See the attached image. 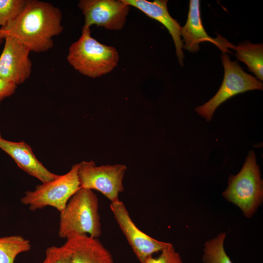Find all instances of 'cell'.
Masks as SVG:
<instances>
[{
	"label": "cell",
	"mask_w": 263,
	"mask_h": 263,
	"mask_svg": "<svg viewBox=\"0 0 263 263\" xmlns=\"http://www.w3.org/2000/svg\"><path fill=\"white\" fill-rule=\"evenodd\" d=\"M3 39H4V38L2 33L1 28L0 27V45L2 43Z\"/></svg>",
	"instance_id": "7402d4cb"
},
{
	"label": "cell",
	"mask_w": 263,
	"mask_h": 263,
	"mask_svg": "<svg viewBox=\"0 0 263 263\" xmlns=\"http://www.w3.org/2000/svg\"><path fill=\"white\" fill-rule=\"evenodd\" d=\"M222 61L225 73L221 86L211 99L195 109L207 121L211 120L216 108L229 98L250 90H262L263 88L261 81L245 73L226 53H223Z\"/></svg>",
	"instance_id": "8992f818"
},
{
	"label": "cell",
	"mask_w": 263,
	"mask_h": 263,
	"mask_svg": "<svg viewBox=\"0 0 263 263\" xmlns=\"http://www.w3.org/2000/svg\"><path fill=\"white\" fill-rule=\"evenodd\" d=\"M235 56L239 61L244 62L249 71L253 73L260 80H263V45L244 41L238 46L234 45Z\"/></svg>",
	"instance_id": "9a60e30c"
},
{
	"label": "cell",
	"mask_w": 263,
	"mask_h": 263,
	"mask_svg": "<svg viewBox=\"0 0 263 263\" xmlns=\"http://www.w3.org/2000/svg\"><path fill=\"white\" fill-rule=\"evenodd\" d=\"M145 263H183L179 253L175 251L173 245L169 243L164 248L157 258L148 257Z\"/></svg>",
	"instance_id": "ffe728a7"
},
{
	"label": "cell",
	"mask_w": 263,
	"mask_h": 263,
	"mask_svg": "<svg viewBox=\"0 0 263 263\" xmlns=\"http://www.w3.org/2000/svg\"><path fill=\"white\" fill-rule=\"evenodd\" d=\"M27 0H0V27H5L23 10Z\"/></svg>",
	"instance_id": "ac0fdd59"
},
{
	"label": "cell",
	"mask_w": 263,
	"mask_h": 263,
	"mask_svg": "<svg viewBox=\"0 0 263 263\" xmlns=\"http://www.w3.org/2000/svg\"><path fill=\"white\" fill-rule=\"evenodd\" d=\"M39 263H70L69 250L64 244L49 247L46 249L44 259Z\"/></svg>",
	"instance_id": "d6986e66"
},
{
	"label": "cell",
	"mask_w": 263,
	"mask_h": 263,
	"mask_svg": "<svg viewBox=\"0 0 263 263\" xmlns=\"http://www.w3.org/2000/svg\"><path fill=\"white\" fill-rule=\"evenodd\" d=\"M200 1L190 0L188 19L186 24L181 27L180 36L183 37V48L191 53L197 52L201 42L208 41L217 46L222 52H229L228 48L234 45L219 35L216 38L209 37L206 32L201 18Z\"/></svg>",
	"instance_id": "8fae6325"
},
{
	"label": "cell",
	"mask_w": 263,
	"mask_h": 263,
	"mask_svg": "<svg viewBox=\"0 0 263 263\" xmlns=\"http://www.w3.org/2000/svg\"><path fill=\"white\" fill-rule=\"evenodd\" d=\"M78 163L70 171L51 181L37 185L34 190L25 193L21 203L34 211L52 207L61 212L71 197L81 188L78 176Z\"/></svg>",
	"instance_id": "5b68a950"
},
{
	"label": "cell",
	"mask_w": 263,
	"mask_h": 263,
	"mask_svg": "<svg viewBox=\"0 0 263 263\" xmlns=\"http://www.w3.org/2000/svg\"><path fill=\"white\" fill-rule=\"evenodd\" d=\"M70 263H114L110 252L98 238L88 235H75L66 239Z\"/></svg>",
	"instance_id": "7c38bea8"
},
{
	"label": "cell",
	"mask_w": 263,
	"mask_h": 263,
	"mask_svg": "<svg viewBox=\"0 0 263 263\" xmlns=\"http://www.w3.org/2000/svg\"><path fill=\"white\" fill-rule=\"evenodd\" d=\"M30 242L20 235L0 237V263H14L20 253L29 251Z\"/></svg>",
	"instance_id": "2e32d148"
},
{
	"label": "cell",
	"mask_w": 263,
	"mask_h": 263,
	"mask_svg": "<svg viewBox=\"0 0 263 263\" xmlns=\"http://www.w3.org/2000/svg\"><path fill=\"white\" fill-rule=\"evenodd\" d=\"M119 57L114 47L99 43L91 37L90 28L83 26L79 38L70 46L67 58L79 73L95 78L113 71Z\"/></svg>",
	"instance_id": "3957f363"
},
{
	"label": "cell",
	"mask_w": 263,
	"mask_h": 263,
	"mask_svg": "<svg viewBox=\"0 0 263 263\" xmlns=\"http://www.w3.org/2000/svg\"><path fill=\"white\" fill-rule=\"evenodd\" d=\"M5 39L0 56V78L17 85L22 84L31 73L30 51L13 37L6 36Z\"/></svg>",
	"instance_id": "30bf717a"
},
{
	"label": "cell",
	"mask_w": 263,
	"mask_h": 263,
	"mask_svg": "<svg viewBox=\"0 0 263 263\" xmlns=\"http://www.w3.org/2000/svg\"><path fill=\"white\" fill-rule=\"evenodd\" d=\"M225 237L226 234L221 233L205 243L202 258L203 263H232L224 249Z\"/></svg>",
	"instance_id": "e0dca14e"
},
{
	"label": "cell",
	"mask_w": 263,
	"mask_h": 263,
	"mask_svg": "<svg viewBox=\"0 0 263 263\" xmlns=\"http://www.w3.org/2000/svg\"><path fill=\"white\" fill-rule=\"evenodd\" d=\"M61 20L57 7L45 1L27 0L21 13L1 30L4 39L11 36L30 51L44 52L53 47V38L62 32Z\"/></svg>",
	"instance_id": "6da1fadb"
},
{
	"label": "cell",
	"mask_w": 263,
	"mask_h": 263,
	"mask_svg": "<svg viewBox=\"0 0 263 263\" xmlns=\"http://www.w3.org/2000/svg\"><path fill=\"white\" fill-rule=\"evenodd\" d=\"M110 208L114 217L136 257L141 263L161 252L169 243L157 240L139 229L133 222L124 204L120 200L111 203Z\"/></svg>",
	"instance_id": "ba28073f"
},
{
	"label": "cell",
	"mask_w": 263,
	"mask_h": 263,
	"mask_svg": "<svg viewBox=\"0 0 263 263\" xmlns=\"http://www.w3.org/2000/svg\"><path fill=\"white\" fill-rule=\"evenodd\" d=\"M1 138L0 132V138Z\"/></svg>",
	"instance_id": "603a6c76"
},
{
	"label": "cell",
	"mask_w": 263,
	"mask_h": 263,
	"mask_svg": "<svg viewBox=\"0 0 263 263\" xmlns=\"http://www.w3.org/2000/svg\"><path fill=\"white\" fill-rule=\"evenodd\" d=\"M17 86L14 83L0 78V103L5 98L11 96L14 93Z\"/></svg>",
	"instance_id": "44dd1931"
},
{
	"label": "cell",
	"mask_w": 263,
	"mask_h": 263,
	"mask_svg": "<svg viewBox=\"0 0 263 263\" xmlns=\"http://www.w3.org/2000/svg\"><path fill=\"white\" fill-rule=\"evenodd\" d=\"M0 148L13 158L20 169L42 183L54 180L59 176L47 169L36 158L31 147L23 141L12 142L1 137Z\"/></svg>",
	"instance_id": "4fadbf2b"
},
{
	"label": "cell",
	"mask_w": 263,
	"mask_h": 263,
	"mask_svg": "<svg viewBox=\"0 0 263 263\" xmlns=\"http://www.w3.org/2000/svg\"><path fill=\"white\" fill-rule=\"evenodd\" d=\"M223 195L238 206L247 218H250L261 204L263 183L253 150L249 151L240 171L236 175H230L228 186Z\"/></svg>",
	"instance_id": "277c9868"
},
{
	"label": "cell",
	"mask_w": 263,
	"mask_h": 263,
	"mask_svg": "<svg viewBox=\"0 0 263 263\" xmlns=\"http://www.w3.org/2000/svg\"><path fill=\"white\" fill-rule=\"evenodd\" d=\"M127 167L122 164L97 166L93 161L78 163L80 187L101 192L111 203L117 201L124 191L123 180Z\"/></svg>",
	"instance_id": "52a82bcc"
},
{
	"label": "cell",
	"mask_w": 263,
	"mask_h": 263,
	"mask_svg": "<svg viewBox=\"0 0 263 263\" xmlns=\"http://www.w3.org/2000/svg\"><path fill=\"white\" fill-rule=\"evenodd\" d=\"M78 7L85 17L84 27L95 24L111 30L123 28L130 10L122 0H81Z\"/></svg>",
	"instance_id": "9c48e42d"
},
{
	"label": "cell",
	"mask_w": 263,
	"mask_h": 263,
	"mask_svg": "<svg viewBox=\"0 0 263 263\" xmlns=\"http://www.w3.org/2000/svg\"><path fill=\"white\" fill-rule=\"evenodd\" d=\"M129 6H133L147 15L162 23L169 31L174 42L176 53L179 62L183 65L184 55L183 43L181 38V27L179 23L171 17L167 8V0H122Z\"/></svg>",
	"instance_id": "5bb4252c"
},
{
	"label": "cell",
	"mask_w": 263,
	"mask_h": 263,
	"mask_svg": "<svg viewBox=\"0 0 263 263\" xmlns=\"http://www.w3.org/2000/svg\"><path fill=\"white\" fill-rule=\"evenodd\" d=\"M98 199L93 190L80 188L60 212L58 236L67 239L86 234L98 238L102 234Z\"/></svg>",
	"instance_id": "7a4b0ae2"
}]
</instances>
